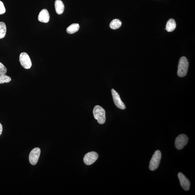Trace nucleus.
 <instances>
[{
  "instance_id": "1",
  "label": "nucleus",
  "mask_w": 195,
  "mask_h": 195,
  "mask_svg": "<svg viewBox=\"0 0 195 195\" xmlns=\"http://www.w3.org/2000/svg\"><path fill=\"white\" fill-rule=\"evenodd\" d=\"M189 66V62L185 57H181L179 60L177 75L181 77L187 75Z\"/></svg>"
},
{
  "instance_id": "2",
  "label": "nucleus",
  "mask_w": 195,
  "mask_h": 195,
  "mask_svg": "<svg viewBox=\"0 0 195 195\" xmlns=\"http://www.w3.org/2000/svg\"><path fill=\"white\" fill-rule=\"evenodd\" d=\"M94 117L97 120L98 122L100 124H103L106 121V112L102 107L98 105L95 106L93 110Z\"/></svg>"
},
{
  "instance_id": "3",
  "label": "nucleus",
  "mask_w": 195,
  "mask_h": 195,
  "mask_svg": "<svg viewBox=\"0 0 195 195\" xmlns=\"http://www.w3.org/2000/svg\"><path fill=\"white\" fill-rule=\"evenodd\" d=\"M162 158L161 151L157 150L155 151L150 160L149 164V169L151 170L157 169L159 166Z\"/></svg>"
},
{
  "instance_id": "4",
  "label": "nucleus",
  "mask_w": 195,
  "mask_h": 195,
  "mask_svg": "<svg viewBox=\"0 0 195 195\" xmlns=\"http://www.w3.org/2000/svg\"><path fill=\"white\" fill-rule=\"evenodd\" d=\"M188 142V138L184 134L179 135L177 137L175 141V145L176 148L181 150L187 145Z\"/></svg>"
},
{
  "instance_id": "5",
  "label": "nucleus",
  "mask_w": 195,
  "mask_h": 195,
  "mask_svg": "<svg viewBox=\"0 0 195 195\" xmlns=\"http://www.w3.org/2000/svg\"><path fill=\"white\" fill-rule=\"evenodd\" d=\"M19 61L22 67L26 69H29L32 67V63L29 56L27 53H22L19 57Z\"/></svg>"
},
{
  "instance_id": "6",
  "label": "nucleus",
  "mask_w": 195,
  "mask_h": 195,
  "mask_svg": "<svg viewBox=\"0 0 195 195\" xmlns=\"http://www.w3.org/2000/svg\"><path fill=\"white\" fill-rule=\"evenodd\" d=\"M41 154V150L36 147L33 149L29 155V161L31 164L35 165L37 163Z\"/></svg>"
},
{
  "instance_id": "7",
  "label": "nucleus",
  "mask_w": 195,
  "mask_h": 195,
  "mask_svg": "<svg viewBox=\"0 0 195 195\" xmlns=\"http://www.w3.org/2000/svg\"><path fill=\"white\" fill-rule=\"evenodd\" d=\"M98 157V155L95 151H92L87 153L85 155L83 161L87 165H90L97 161Z\"/></svg>"
},
{
  "instance_id": "8",
  "label": "nucleus",
  "mask_w": 195,
  "mask_h": 195,
  "mask_svg": "<svg viewBox=\"0 0 195 195\" xmlns=\"http://www.w3.org/2000/svg\"><path fill=\"white\" fill-rule=\"evenodd\" d=\"M111 92H112L113 99V100H114L115 105L118 108L122 109H125L126 108V107H125V106L124 103L121 100L119 94L114 89L111 90Z\"/></svg>"
},
{
  "instance_id": "9",
  "label": "nucleus",
  "mask_w": 195,
  "mask_h": 195,
  "mask_svg": "<svg viewBox=\"0 0 195 195\" xmlns=\"http://www.w3.org/2000/svg\"><path fill=\"white\" fill-rule=\"evenodd\" d=\"M178 177L182 187L184 190L189 191L190 188V182L187 177L182 173H179Z\"/></svg>"
},
{
  "instance_id": "10",
  "label": "nucleus",
  "mask_w": 195,
  "mask_h": 195,
  "mask_svg": "<svg viewBox=\"0 0 195 195\" xmlns=\"http://www.w3.org/2000/svg\"><path fill=\"white\" fill-rule=\"evenodd\" d=\"M38 20L41 22L48 23L50 20V15L46 9H43L40 12L38 16Z\"/></svg>"
},
{
  "instance_id": "11",
  "label": "nucleus",
  "mask_w": 195,
  "mask_h": 195,
  "mask_svg": "<svg viewBox=\"0 0 195 195\" xmlns=\"http://www.w3.org/2000/svg\"><path fill=\"white\" fill-rule=\"evenodd\" d=\"M55 11L58 15H61L63 13L64 5L61 0H56L55 2Z\"/></svg>"
},
{
  "instance_id": "12",
  "label": "nucleus",
  "mask_w": 195,
  "mask_h": 195,
  "mask_svg": "<svg viewBox=\"0 0 195 195\" xmlns=\"http://www.w3.org/2000/svg\"><path fill=\"white\" fill-rule=\"evenodd\" d=\"M176 27V24L175 20L170 19L167 22L165 29L168 32H172L175 30Z\"/></svg>"
},
{
  "instance_id": "13",
  "label": "nucleus",
  "mask_w": 195,
  "mask_h": 195,
  "mask_svg": "<svg viewBox=\"0 0 195 195\" xmlns=\"http://www.w3.org/2000/svg\"><path fill=\"white\" fill-rule=\"evenodd\" d=\"M80 28V26L78 24H71L67 29L68 33L72 34L77 32Z\"/></svg>"
},
{
  "instance_id": "14",
  "label": "nucleus",
  "mask_w": 195,
  "mask_h": 195,
  "mask_svg": "<svg viewBox=\"0 0 195 195\" xmlns=\"http://www.w3.org/2000/svg\"><path fill=\"white\" fill-rule=\"evenodd\" d=\"M121 22L119 19H115L111 22L109 27L111 29L115 30L121 27Z\"/></svg>"
},
{
  "instance_id": "15",
  "label": "nucleus",
  "mask_w": 195,
  "mask_h": 195,
  "mask_svg": "<svg viewBox=\"0 0 195 195\" xmlns=\"http://www.w3.org/2000/svg\"><path fill=\"white\" fill-rule=\"evenodd\" d=\"M7 28L6 24L3 22H0V39H2L6 36Z\"/></svg>"
},
{
  "instance_id": "16",
  "label": "nucleus",
  "mask_w": 195,
  "mask_h": 195,
  "mask_svg": "<svg viewBox=\"0 0 195 195\" xmlns=\"http://www.w3.org/2000/svg\"><path fill=\"white\" fill-rule=\"evenodd\" d=\"M11 80V77L6 75V74L0 75V84H3L4 83H8L10 82Z\"/></svg>"
},
{
  "instance_id": "17",
  "label": "nucleus",
  "mask_w": 195,
  "mask_h": 195,
  "mask_svg": "<svg viewBox=\"0 0 195 195\" xmlns=\"http://www.w3.org/2000/svg\"><path fill=\"white\" fill-rule=\"evenodd\" d=\"M7 72V69L3 64L0 62V75L6 74Z\"/></svg>"
},
{
  "instance_id": "18",
  "label": "nucleus",
  "mask_w": 195,
  "mask_h": 195,
  "mask_svg": "<svg viewBox=\"0 0 195 195\" xmlns=\"http://www.w3.org/2000/svg\"><path fill=\"white\" fill-rule=\"evenodd\" d=\"M5 12H6V9L4 4L2 1H0V15L3 14Z\"/></svg>"
},
{
  "instance_id": "19",
  "label": "nucleus",
  "mask_w": 195,
  "mask_h": 195,
  "mask_svg": "<svg viewBox=\"0 0 195 195\" xmlns=\"http://www.w3.org/2000/svg\"><path fill=\"white\" fill-rule=\"evenodd\" d=\"M3 131V127L2 125L0 123V136L1 135Z\"/></svg>"
}]
</instances>
